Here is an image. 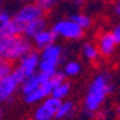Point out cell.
Here are the masks:
<instances>
[{
	"mask_svg": "<svg viewBox=\"0 0 120 120\" xmlns=\"http://www.w3.org/2000/svg\"><path fill=\"white\" fill-rule=\"evenodd\" d=\"M114 90V84L112 82V76L107 71H102L93 77L90 81L86 93L83 97L82 111L89 115L94 116L101 111L107 97Z\"/></svg>",
	"mask_w": 120,
	"mask_h": 120,
	"instance_id": "obj_1",
	"label": "cell"
},
{
	"mask_svg": "<svg viewBox=\"0 0 120 120\" xmlns=\"http://www.w3.org/2000/svg\"><path fill=\"white\" fill-rule=\"evenodd\" d=\"M33 46V41L24 35L0 37V56L11 63H16L31 52Z\"/></svg>",
	"mask_w": 120,
	"mask_h": 120,
	"instance_id": "obj_2",
	"label": "cell"
},
{
	"mask_svg": "<svg viewBox=\"0 0 120 120\" xmlns=\"http://www.w3.org/2000/svg\"><path fill=\"white\" fill-rule=\"evenodd\" d=\"M63 47L58 43H53L42 49L40 53V72H43L51 77L55 75L63 60Z\"/></svg>",
	"mask_w": 120,
	"mask_h": 120,
	"instance_id": "obj_3",
	"label": "cell"
},
{
	"mask_svg": "<svg viewBox=\"0 0 120 120\" xmlns=\"http://www.w3.org/2000/svg\"><path fill=\"white\" fill-rule=\"evenodd\" d=\"M25 79V76L18 67L3 78H0V100L1 102H11L16 93L21 90L22 83Z\"/></svg>",
	"mask_w": 120,
	"mask_h": 120,
	"instance_id": "obj_4",
	"label": "cell"
},
{
	"mask_svg": "<svg viewBox=\"0 0 120 120\" xmlns=\"http://www.w3.org/2000/svg\"><path fill=\"white\" fill-rule=\"evenodd\" d=\"M52 30L56 34L59 38L67 40V41H78L84 37L85 30L79 26L71 18H63L54 22L52 25Z\"/></svg>",
	"mask_w": 120,
	"mask_h": 120,
	"instance_id": "obj_5",
	"label": "cell"
},
{
	"mask_svg": "<svg viewBox=\"0 0 120 120\" xmlns=\"http://www.w3.org/2000/svg\"><path fill=\"white\" fill-rule=\"evenodd\" d=\"M41 17H45V11L42 10V7L38 5L37 1L26 3V4L22 5L16 11V13L13 15V18L17 22L23 24L24 26L28 23L35 21L37 18H41Z\"/></svg>",
	"mask_w": 120,
	"mask_h": 120,
	"instance_id": "obj_6",
	"label": "cell"
},
{
	"mask_svg": "<svg viewBox=\"0 0 120 120\" xmlns=\"http://www.w3.org/2000/svg\"><path fill=\"white\" fill-rule=\"evenodd\" d=\"M96 45L100 51V54H101V58H106V59L112 58L115 54L116 48L119 46L112 30L111 31L105 30V31L100 33L96 38Z\"/></svg>",
	"mask_w": 120,
	"mask_h": 120,
	"instance_id": "obj_7",
	"label": "cell"
},
{
	"mask_svg": "<svg viewBox=\"0 0 120 120\" xmlns=\"http://www.w3.org/2000/svg\"><path fill=\"white\" fill-rule=\"evenodd\" d=\"M54 88L55 86H54L53 82L49 79L48 82L43 83L42 85H40L36 90H34L33 93H30V94L23 96V102L25 105H29V106H34V105L41 103L42 101H45L48 96L52 95Z\"/></svg>",
	"mask_w": 120,
	"mask_h": 120,
	"instance_id": "obj_8",
	"label": "cell"
},
{
	"mask_svg": "<svg viewBox=\"0 0 120 120\" xmlns=\"http://www.w3.org/2000/svg\"><path fill=\"white\" fill-rule=\"evenodd\" d=\"M17 67L22 71L25 78L36 75L40 71V53H37L36 51H31L30 53H28L18 61Z\"/></svg>",
	"mask_w": 120,
	"mask_h": 120,
	"instance_id": "obj_9",
	"label": "cell"
},
{
	"mask_svg": "<svg viewBox=\"0 0 120 120\" xmlns=\"http://www.w3.org/2000/svg\"><path fill=\"white\" fill-rule=\"evenodd\" d=\"M51 79V76H48L43 72H37L36 75H33L30 77H26L23 83H22V86H21V93L23 96L33 93L34 90H36L40 85H42L43 83L48 82Z\"/></svg>",
	"mask_w": 120,
	"mask_h": 120,
	"instance_id": "obj_10",
	"label": "cell"
},
{
	"mask_svg": "<svg viewBox=\"0 0 120 120\" xmlns=\"http://www.w3.org/2000/svg\"><path fill=\"white\" fill-rule=\"evenodd\" d=\"M58 38L59 37L56 36V34L51 28V29H46V30H43V31H41L38 35H36L31 41H33V45H34L35 48L42 51V49H45L46 47L55 43Z\"/></svg>",
	"mask_w": 120,
	"mask_h": 120,
	"instance_id": "obj_11",
	"label": "cell"
},
{
	"mask_svg": "<svg viewBox=\"0 0 120 120\" xmlns=\"http://www.w3.org/2000/svg\"><path fill=\"white\" fill-rule=\"evenodd\" d=\"M47 19L45 17H41V18H37L35 21L28 23L25 26H24V31H23V35L30 40H33L36 35H38L41 31L47 29Z\"/></svg>",
	"mask_w": 120,
	"mask_h": 120,
	"instance_id": "obj_12",
	"label": "cell"
},
{
	"mask_svg": "<svg viewBox=\"0 0 120 120\" xmlns=\"http://www.w3.org/2000/svg\"><path fill=\"white\" fill-rule=\"evenodd\" d=\"M81 53H82V56L86 61H90V63H96L101 58V54H100L96 42L95 43L90 42V41L84 42L81 47Z\"/></svg>",
	"mask_w": 120,
	"mask_h": 120,
	"instance_id": "obj_13",
	"label": "cell"
},
{
	"mask_svg": "<svg viewBox=\"0 0 120 120\" xmlns=\"http://www.w3.org/2000/svg\"><path fill=\"white\" fill-rule=\"evenodd\" d=\"M24 31V25L17 22L13 18L8 24L0 26V37H8V36H18L23 35Z\"/></svg>",
	"mask_w": 120,
	"mask_h": 120,
	"instance_id": "obj_14",
	"label": "cell"
},
{
	"mask_svg": "<svg viewBox=\"0 0 120 120\" xmlns=\"http://www.w3.org/2000/svg\"><path fill=\"white\" fill-rule=\"evenodd\" d=\"M77 111V106L75 103V101H72V100H64L61 106H60L59 108V111L56 113V118L58 119H63V120H66L68 118H71L75 115Z\"/></svg>",
	"mask_w": 120,
	"mask_h": 120,
	"instance_id": "obj_15",
	"label": "cell"
},
{
	"mask_svg": "<svg viewBox=\"0 0 120 120\" xmlns=\"http://www.w3.org/2000/svg\"><path fill=\"white\" fill-rule=\"evenodd\" d=\"M82 64L78 61V60H68L65 63V65L63 66L61 71L64 72V75L67 78H75L77 76H79L82 73Z\"/></svg>",
	"mask_w": 120,
	"mask_h": 120,
	"instance_id": "obj_16",
	"label": "cell"
},
{
	"mask_svg": "<svg viewBox=\"0 0 120 120\" xmlns=\"http://www.w3.org/2000/svg\"><path fill=\"white\" fill-rule=\"evenodd\" d=\"M55 118L56 115L42 102L38 103L33 112V120H53Z\"/></svg>",
	"mask_w": 120,
	"mask_h": 120,
	"instance_id": "obj_17",
	"label": "cell"
},
{
	"mask_svg": "<svg viewBox=\"0 0 120 120\" xmlns=\"http://www.w3.org/2000/svg\"><path fill=\"white\" fill-rule=\"evenodd\" d=\"M71 90H72V84L67 81H64L63 83H60L59 85H56L54 88L52 96L64 101V100H66L68 97V95L71 94Z\"/></svg>",
	"mask_w": 120,
	"mask_h": 120,
	"instance_id": "obj_18",
	"label": "cell"
},
{
	"mask_svg": "<svg viewBox=\"0 0 120 120\" xmlns=\"http://www.w3.org/2000/svg\"><path fill=\"white\" fill-rule=\"evenodd\" d=\"M70 18L75 21L79 26H82L84 30H88L91 28L93 25V19L89 15L84 13V12H75L72 15H70Z\"/></svg>",
	"mask_w": 120,
	"mask_h": 120,
	"instance_id": "obj_19",
	"label": "cell"
},
{
	"mask_svg": "<svg viewBox=\"0 0 120 120\" xmlns=\"http://www.w3.org/2000/svg\"><path fill=\"white\" fill-rule=\"evenodd\" d=\"M42 103L46 106V107H48L51 111L56 115V113H58V111H59V108H60V106H61V103H63V101L61 100H59V98H56V97H54V96H48L45 101H42Z\"/></svg>",
	"mask_w": 120,
	"mask_h": 120,
	"instance_id": "obj_20",
	"label": "cell"
},
{
	"mask_svg": "<svg viewBox=\"0 0 120 120\" xmlns=\"http://www.w3.org/2000/svg\"><path fill=\"white\" fill-rule=\"evenodd\" d=\"M16 67H13L12 63L8 61V60H5V59H1V61H0V78H3L10 73L13 72V70Z\"/></svg>",
	"mask_w": 120,
	"mask_h": 120,
	"instance_id": "obj_21",
	"label": "cell"
},
{
	"mask_svg": "<svg viewBox=\"0 0 120 120\" xmlns=\"http://www.w3.org/2000/svg\"><path fill=\"white\" fill-rule=\"evenodd\" d=\"M13 19V16L10 13V11L7 8L3 7L1 11H0V26H4L6 24H8Z\"/></svg>",
	"mask_w": 120,
	"mask_h": 120,
	"instance_id": "obj_22",
	"label": "cell"
},
{
	"mask_svg": "<svg viewBox=\"0 0 120 120\" xmlns=\"http://www.w3.org/2000/svg\"><path fill=\"white\" fill-rule=\"evenodd\" d=\"M37 3L42 7V10L45 12H48V11H52V10L58 5L59 0H38Z\"/></svg>",
	"mask_w": 120,
	"mask_h": 120,
	"instance_id": "obj_23",
	"label": "cell"
},
{
	"mask_svg": "<svg viewBox=\"0 0 120 120\" xmlns=\"http://www.w3.org/2000/svg\"><path fill=\"white\" fill-rule=\"evenodd\" d=\"M112 33L114 34V36H115V38H116V41H118V43H119V46H120V22H118V23L113 26Z\"/></svg>",
	"mask_w": 120,
	"mask_h": 120,
	"instance_id": "obj_24",
	"label": "cell"
},
{
	"mask_svg": "<svg viewBox=\"0 0 120 120\" xmlns=\"http://www.w3.org/2000/svg\"><path fill=\"white\" fill-rule=\"evenodd\" d=\"M114 12L118 17H120V0H116L114 5Z\"/></svg>",
	"mask_w": 120,
	"mask_h": 120,
	"instance_id": "obj_25",
	"label": "cell"
},
{
	"mask_svg": "<svg viewBox=\"0 0 120 120\" xmlns=\"http://www.w3.org/2000/svg\"><path fill=\"white\" fill-rule=\"evenodd\" d=\"M86 1L88 0H73V3H75L76 6H83V5L86 4Z\"/></svg>",
	"mask_w": 120,
	"mask_h": 120,
	"instance_id": "obj_26",
	"label": "cell"
},
{
	"mask_svg": "<svg viewBox=\"0 0 120 120\" xmlns=\"http://www.w3.org/2000/svg\"><path fill=\"white\" fill-rule=\"evenodd\" d=\"M116 113H118V115L120 116V106H119V107H116Z\"/></svg>",
	"mask_w": 120,
	"mask_h": 120,
	"instance_id": "obj_27",
	"label": "cell"
},
{
	"mask_svg": "<svg viewBox=\"0 0 120 120\" xmlns=\"http://www.w3.org/2000/svg\"><path fill=\"white\" fill-rule=\"evenodd\" d=\"M15 1H18V3H22V1H24V0H15Z\"/></svg>",
	"mask_w": 120,
	"mask_h": 120,
	"instance_id": "obj_28",
	"label": "cell"
},
{
	"mask_svg": "<svg viewBox=\"0 0 120 120\" xmlns=\"http://www.w3.org/2000/svg\"><path fill=\"white\" fill-rule=\"evenodd\" d=\"M53 120H63V119H58V118H55V119H53Z\"/></svg>",
	"mask_w": 120,
	"mask_h": 120,
	"instance_id": "obj_29",
	"label": "cell"
},
{
	"mask_svg": "<svg viewBox=\"0 0 120 120\" xmlns=\"http://www.w3.org/2000/svg\"><path fill=\"white\" fill-rule=\"evenodd\" d=\"M114 120H120V118H116V119H114Z\"/></svg>",
	"mask_w": 120,
	"mask_h": 120,
	"instance_id": "obj_30",
	"label": "cell"
},
{
	"mask_svg": "<svg viewBox=\"0 0 120 120\" xmlns=\"http://www.w3.org/2000/svg\"><path fill=\"white\" fill-rule=\"evenodd\" d=\"M108 1H113V0H108Z\"/></svg>",
	"mask_w": 120,
	"mask_h": 120,
	"instance_id": "obj_31",
	"label": "cell"
},
{
	"mask_svg": "<svg viewBox=\"0 0 120 120\" xmlns=\"http://www.w3.org/2000/svg\"><path fill=\"white\" fill-rule=\"evenodd\" d=\"M35 1H38V0H35Z\"/></svg>",
	"mask_w": 120,
	"mask_h": 120,
	"instance_id": "obj_32",
	"label": "cell"
}]
</instances>
